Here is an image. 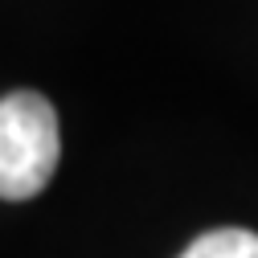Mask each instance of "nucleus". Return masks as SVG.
<instances>
[{
    "label": "nucleus",
    "mask_w": 258,
    "mask_h": 258,
    "mask_svg": "<svg viewBox=\"0 0 258 258\" xmlns=\"http://www.w3.org/2000/svg\"><path fill=\"white\" fill-rule=\"evenodd\" d=\"M61 160L57 111L37 90L0 99V201H29L53 180Z\"/></svg>",
    "instance_id": "1"
},
{
    "label": "nucleus",
    "mask_w": 258,
    "mask_h": 258,
    "mask_svg": "<svg viewBox=\"0 0 258 258\" xmlns=\"http://www.w3.org/2000/svg\"><path fill=\"white\" fill-rule=\"evenodd\" d=\"M180 258H258V234L238 230V225H221L192 242Z\"/></svg>",
    "instance_id": "2"
}]
</instances>
